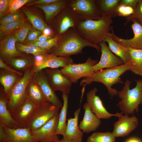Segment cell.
I'll use <instances>...</instances> for the list:
<instances>
[{
    "label": "cell",
    "instance_id": "25",
    "mask_svg": "<svg viewBox=\"0 0 142 142\" xmlns=\"http://www.w3.org/2000/svg\"><path fill=\"white\" fill-rule=\"evenodd\" d=\"M120 0H95L101 16L115 17L118 16L117 8Z\"/></svg>",
    "mask_w": 142,
    "mask_h": 142
},
{
    "label": "cell",
    "instance_id": "26",
    "mask_svg": "<svg viewBox=\"0 0 142 142\" xmlns=\"http://www.w3.org/2000/svg\"><path fill=\"white\" fill-rule=\"evenodd\" d=\"M25 95L37 105L47 102L40 87L33 77L27 85Z\"/></svg>",
    "mask_w": 142,
    "mask_h": 142
},
{
    "label": "cell",
    "instance_id": "24",
    "mask_svg": "<svg viewBox=\"0 0 142 142\" xmlns=\"http://www.w3.org/2000/svg\"><path fill=\"white\" fill-rule=\"evenodd\" d=\"M73 63V60L70 57H62L57 56L52 54L46 53L45 54L44 62L40 70L45 68H63Z\"/></svg>",
    "mask_w": 142,
    "mask_h": 142
},
{
    "label": "cell",
    "instance_id": "49",
    "mask_svg": "<svg viewBox=\"0 0 142 142\" xmlns=\"http://www.w3.org/2000/svg\"><path fill=\"white\" fill-rule=\"evenodd\" d=\"M7 134L2 125L0 124V142H2L6 138Z\"/></svg>",
    "mask_w": 142,
    "mask_h": 142
},
{
    "label": "cell",
    "instance_id": "29",
    "mask_svg": "<svg viewBox=\"0 0 142 142\" xmlns=\"http://www.w3.org/2000/svg\"><path fill=\"white\" fill-rule=\"evenodd\" d=\"M3 60L11 68L18 71L23 73L26 70L33 67L34 57L32 58L24 55Z\"/></svg>",
    "mask_w": 142,
    "mask_h": 142
},
{
    "label": "cell",
    "instance_id": "50",
    "mask_svg": "<svg viewBox=\"0 0 142 142\" xmlns=\"http://www.w3.org/2000/svg\"><path fill=\"white\" fill-rule=\"evenodd\" d=\"M125 142H142V141L137 138L132 137L128 139Z\"/></svg>",
    "mask_w": 142,
    "mask_h": 142
},
{
    "label": "cell",
    "instance_id": "51",
    "mask_svg": "<svg viewBox=\"0 0 142 142\" xmlns=\"http://www.w3.org/2000/svg\"><path fill=\"white\" fill-rule=\"evenodd\" d=\"M57 142H70L65 140L62 139L60 140H59Z\"/></svg>",
    "mask_w": 142,
    "mask_h": 142
},
{
    "label": "cell",
    "instance_id": "34",
    "mask_svg": "<svg viewBox=\"0 0 142 142\" xmlns=\"http://www.w3.org/2000/svg\"><path fill=\"white\" fill-rule=\"evenodd\" d=\"M115 137L110 132H95L89 136L87 142H115Z\"/></svg>",
    "mask_w": 142,
    "mask_h": 142
},
{
    "label": "cell",
    "instance_id": "37",
    "mask_svg": "<svg viewBox=\"0 0 142 142\" xmlns=\"http://www.w3.org/2000/svg\"><path fill=\"white\" fill-rule=\"evenodd\" d=\"M32 27L28 23L26 24L16 32L14 34L17 42L22 43L24 42L30 29Z\"/></svg>",
    "mask_w": 142,
    "mask_h": 142
},
{
    "label": "cell",
    "instance_id": "19",
    "mask_svg": "<svg viewBox=\"0 0 142 142\" xmlns=\"http://www.w3.org/2000/svg\"><path fill=\"white\" fill-rule=\"evenodd\" d=\"M17 40L14 34L8 35L0 41V57L3 60L24 56L23 54L17 49Z\"/></svg>",
    "mask_w": 142,
    "mask_h": 142
},
{
    "label": "cell",
    "instance_id": "14",
    "mask_svg": "<svg viewBox=\"0 0 142 142\" xmlns=\"http://www.w3.org/2000/svg\"><path fill=\"white\" fill-rule=\"evenodd\" d=\"M99 44L101 48V55L99 61L93 67L95 72L105 68H112L124 64L121 59L113 53L105 42H101Z\"/></svg>",
    "mask_w": 142,
    "mask_h": 142
},
{
    "label": "cell",
    "instance_id": "17",
    "mask_svg": "<svg viewBox=\"0 0 142 142\" xmlns=\"http://www.w3.org/2000/svg\"><path fill=\"white\" fill-rule=\"evenodd\" d=\"M32 77L40 87L47 102L61 108L63 104L49 84L43 69L34 73Z\"/></svg>",
    "mask_w": 142,
    "mask_h": 142
},
{
    "label": "cell",
    "instance_id": "27",
    "mask_svg": "<svg viewBox=\"0 0 142 142\" xmlns=\"http://www.w3.org/2000/svg\"><path fill=\"white\" fill-rule=\"evenodd\" d=\"M22 77L15 72L0 69V82L6 95Z\"/></svg>",
    "mask_w": 142,
    "mask_h": 142
},
{
    "label": "cell",
    "instance_id": "8",
    "mask_svg": "<svg viewBox=\"0 0 142 142\" xmlns=\"http://www.w3.org/2000/svg\"><path fill=\"white\" fill-rule=\"evenodd\" d=\"M98 62V60L89 57L84 63L70 64L62 68L60 70L72 83H75L82 78L92 76L95 72L93 67Z\"/></svg>",
    "mask_w": 142,
    "mask_h": 142
},
{
    "label": "cell",
    "instance_id": "32",
    "mask_svg": "<svg viewBox=\"0 0 142 142\" xmlns=\"http://www.w3.org/2000/svg\"><path fill=\"white\" fill-rule=\"evenodd\" d=\"M23 11L34 28L42 32L45 28L49 26L40 17L32 12L27 9H23Z\"/></svg>",
    "mask_w": 142,
    "mask_h": 142
},
{
    "label": "cell",
    "instance_id": "12",
    "mask_svg": "<svg viewBox=\"0 0 142 142\" xmlns=\"http://www.w3.org/2000/svg\"><path fill=\"white\" fill-rule=\"evenodd\" d=\"M59 113L38 129L31 131L32 135L38 142H57L59 138L56 133Z\"/></svg>",
    "mask_w": 142,
    "mask_h": 142
},
{
    "label": "cell",
    "instance_id": "5",
    "mask_svg": "<svg viewBox=\"0 0 142 142\" xmlns=\"http://www.w3.org/2000/svg\"><path fill=\"white\" fill-rule=\"evenodd\" d=\"M81 21L77 14L66 5L52 22L51 28L56 36H60L71 28H76Z\"/></svg>",
    "mask_w": 142,
    "mask_h": 142
},
{
    "label": "cell",
    "instance_id": "15",
    "mask_svg": "<svg viewBox=\"0 0 142 142\" xmlns=\"http://www.w3.org/2000/svg\"><path fill=\"white\" fill-rule=\"evenodd\" d=\"M120 113L118 117L119 120L113 124L112 133L115 137L126 136L137 127L138 124V118L135 116L129 117L127 114L122 115Z\"/></svg>",
    "mask_w": 142,
    "mask_h": 142
},
{
    "label": "cell",
    "instance_id": "48",
    "mask_svg": "<svg viewBox=\"0 0 142 142\" xmlns=\"http://www.w3.org/2000/svg\"><path fill=\"white\" fill-rule=\"evenodd\" d=\"M53 37H54L52 36H46L42 34L34 41L43 42L46 41Z\"/></svg>",
    "mask_w": 142,
    "mask_h": 142
},
{
    "label": "cell",
    "instance_id": "46",
    "mask_svg": "<svg viewBox=\"0 0 142 142\" xmlns=\"http://www.w3.org/2000/svg\"><path fill=\"white\" fill-rule=\"evenodd\" d=\"M139 0H120L119 4H123L131 7L135 9Z\"/></svg>",
    "mask_w": 142,
    "mask_h": 142
},
{
    "label": "cell",
    "instance_id": "1",
    "mask_svg": "<svg viewBox=\"0 0 142 142\" xmlns=\"http://www.w3.org/2000/svg\"><path fill=\"white\" fill-rule=\"evenodd\" d=\"M86 47L94 48L99 52L101 49L99 45L93 44L82 38L76 28H72L59 36L57 44L49 53L62 57H70L82 53L83 49Z\"/></svg>",
    "mask_w": 142,
    "mask_h": 142
},
{
    "label": "cell",
    "instance_id": "36",
    "mask_svg": "<svg viewBox=\"0 0 142 142\" xmlns=\"http://www.w3.org/2000/svg\"><path fill=\"white\" fill-rule=\"evenodd\" d=\"M59 36H56L54 37L43 42L34 41L24 44L36 45L43 50L48 52L49 53L51 49L57 44Z\"/></svg>",
    "mask_w": 142,
    "mask_h": 142
},
{
    "label": "cell",
    "instance_id": "18",
    "mask_svg": "<svg viewBox=\"0 0 142 142\" xmlns=\"http://www.w3.org/2000/svg\"><path fill=\"white\" fill-rule=\"evenodd\" d=\"M80 108L75 111L74 117L67 120V122L63 139L70 142H82L83 132L78 124L79 115Z\"/></svg>",
    "mask_w": 142,
    "mask_h": 142
},
{
    "label": "cell",
    "instance_id": "4",
    "mask_svg": "<svg viewBox=\"0 0 142 142\" xmlns=\"http://www.w3.org/2000/svg\"><path fill=\"white\" fill-rule=\"evenodd\" d=\"M135 86L130 89V81L127 79L122 90L118 92L117 95L121 99L118 103L121 112L128 115L138 112L140 105H142V80H136Z\"/></svg>",
    "mask_w": 142,
    "mask_h": 142
},
{
    "label": "cell",
    "instance_id": "3",
    "mask_svg": "<svg viewBox=\"0 0 142 142\" xmlns=\"http://www.w3.org/2000/svg\"><path fill=\"white\" fill-rule=\"evenodd\" d=\"M133 68L131 61L116 67L102 69L95 72L91 76L84 78L80 85L84 87L94 82H99L104 84L107 88L109 95L112 97L117 94L118 92L113 86L118 83L123 84L120 76L126 72Z\"/></svg>",
    "mask_w": 142,
    "mask_h": 142
},
{
    "label": "cell",
    "instance_id": "6",
    "mask_svg": "<svg viewBox=\"0 0 142 142\" xmlns=\"http://www.w3.org/2000/svg\"><path fill=\"white\" fill-rule=\"evenodd\" d=\"M34 73L32 67L26 70L21 78L6 95L7 100V108L11 115L24 97L27 85Z\"/></svg>",
    "mask_w": 142,
    "mask_h": 142
},
{
    "label": "cell",
    "instance_id": "33",
    "mask_svg": "<svg viewBox=\"0 0 142 142\" xmlns=\"http://www.w3.org/2000/svg\"><path fill=\"white\" fill-rule=\"evenodd\" d=\"M27 19L24 18L1 25V31L5 34L9 35L20 29L27 22Z\"/></svg>",
    "mask_w": 142,
    "mask_h": 142
},
{
    "label": "cell",
    "instance_id": "16",
    "mask_svg": "<svg viewBox=\"0 0 142 142\" xmlns=\"http://www.w3.org/2000/svg\"><path fill=\"white\" fill-rule=\"evenodd\" d=\"M97 91V89L95 87L86 94L87 102L92 112L99 119H109L113 116L118 117L119 113L112 114L106 110L99 96L96 94Z\"/></svg>",
    "mask_w": 142,
    "mask_h": 142
},
{
    "label": "cell",
    "instance_id": "10",
    "mask_svg": "<svg viewBox=\"0 0 142 142\" xmlns=\"http://www.w3.org/2000/svg\"><path fill=\"white\" fill-rule=\"evenodd\" d=\"M37 106L25 95L12 115L21 128H27Z\"/></svg>",
    "mask_w": 142,
    "mask_h": 142
},
{
    "label": "cell",
    "instance_id": "9",
    "mask_svg": "<svg viewBox=\"0 0 142 142\" xmlns=\"http://www.w3.org/2000/svg\"><path fill=\"white\" fill-rule=\"evenodd\" d=\"M67 6L77 14L81 21L88 19L98 20L101 17L95 0H69Z\"/></svg>",
    "mask_w": 142,
    "mask_h": 142
},
{
    "label": "cell",
    "instance_id": "28",
    "mask_svg": "<svg viewBox=\"0 0 142 142\" xmlns=\"http://www.w3.org/2000/svg\"><path fill=\"white\" fill-rule=\"evenodd\" d=\"M109 33L106 37L105 42L108 43V47L110 50L116 56L121 59L124 64L130 62V56L127 48L123 46L114 40L109 35Z\"/></svg>",
    "mask_w": 142,
    "mask_h": 142
},
{
    "label": "cell",
    "instance_id": "40",
    "mask_svg": "<svg viewBox=\"0 0 142 142\" xmlns=\"http://www.w3.org/2000/svg\"><path fill=\"white\" fill-rule=\"evenodd\" d=\"M29 0H10L9 9L8 13L15 12L24 5L31 2Z\"/></svg>",
    "mask_w": 142,
    "mask_h": 142
},
{
    "label": "cell",
    "instance_id": "2",
    "mask_svg": "<svg viewBox=\"0 0 142 142\" xmlns=\"http://www.w3.org/2000/svg\"><path fill=\"white\" fill-rule=\"evenodd\" d=\"M113 22L111 18L101 16L98 20L88 19L81 21L76 29L84 39L93 44L98 45L101 42H105L110 33Z\"/></svg>",
    "mask_w": 142,
    "mask_h": 142
},
{
    "label": "cell",
    "instance_id": "13",
    "mask_svg": "<svg viewBox=\"0 0 142 142\" xmlns=\"http://www.w3.org/2000/svg\"><path fill=\"white\" fill-rule=\"evenodd\" d=\"M131 21L133 22L131 27L134 35L132 38L126 39L119 37L114 33L112 27L109 34L113 39L125 47L142 49V24L136 19Z\"/></svg>",
    "mask_w": 142,
    "mask_h": 142
},
{
    "label": "cell",
    "instance_id": "11",
    "mask_svg": "<svg viewBox=\"0 0 142 142\" xmlns=\"http://www.w3.org/2000/svg\"><path fill=\"white\" fill-rule=\"evenodd\" d=\"M48 82L53 90L68 94L72 83L58 68L43 69Z\"/></svg>",
    "mask_w": 142,
    "mask_h": 142
},
{
    "label": "cell",
    "instance_id": "41",
    "mask_svg": "<svg viewBox=\"0 0 142 142\" xmlns=\"http://www.w3.org/2000/svg\"><path fill=\"white\" fill-rule=\"evenodd\" d=\"M117 11L118 16L127 17L134 13L135 9L129 6L119 4Z\"/></svg>",
    "mask_w": 142,
    "mask_h": 142
},
{
    "label": "cell",
    "instance_id": "39",
    "mask_svg": "<svg viewBox=\"0 0 142 142\" xmlns=\"http://www.w3.org/2000/svg\"><path fill=\"white\" fill-rule=\"evenodd\" d=\"M133 19L138 20L142 24V0H139L137 6L135 9L134 13L126 17V25L128 22Z\"/></svg>",
    "mask_w": 142,
    "mask_h": 142
},
{
    "label": "cell",
    "instance_id": "7",
    "mask_svg": "<svg viewBox=\"0 0 142 142\" xmlns=\"http://www.w3.org/2000/svg\"><path fill=\"white\" fill-rule=\"evenodd\" d=\"M60 108L47 102L37 105L27 128L31 131L38 129L59 113Z\"/></svg>",
    "mask_w": 142,
    "mask_h": 142
},
{
    "label": "cell",
    "instance_id": "22",
    "mask_svg": "<svg viewBox=\"0 0 142 142\" xmlns=\"http://www.w3.org/2000/svg\"><path fill=\"white\" fill-rule=\"evenodd\" d=\"M84 110L83 118L80 121L79 127L83 133H88L95 131L101 123L100 119L92 112L87 102L83 105Z\"/></svg>",
    "mask_w": 142,
    "mask_h": 142
},
{
    "label": "cell",
    "instance_id": "21",
    "mask_svg": "<svg viewBox=\"0 0 142 142\" xmlns=\"http://www.w3.org/2000/svg\"><path fill=\"white\" fill-rule=\"evenodd\" d=\"M7 97L1 86L0 90V124L11 129L21 128L13 119L8 110Z\"/></svg>",
    "mask_w": 142,
    "mask_h": 142
},
{
    "label": "cell",
    "instance_id": "20",
    "mask_svg": "<svg viewBox=\"0 0 142 142\" xmlns=\"http://www.w3.org/2000/svg\"><path fill=\"white\" fill-rule=\"evenodd\" d=\"M3 127L6 132L7 136L2 142H38L34 139L28 128L14 129Z\"/></svg>",
    "mask_w": 142,
    "mask_h": 142
},
{
    "label": "cell",
    "instance_id": "35",
    "mask_svg": "<svg viewBox=\"0 0 142 142\" xmlns=\"http://www.w3.org/2000/svg\"><path fill=\"white\" fill-rule=\"evenodd\" d=\"M16 47L17 50L21 53L31 54L34 56L40 54L49 53L39 47L33 45H26L16 42Z\"/></svg>",
    "mask_w": 142,
    "mask_h": 142
},
{
    "label": "cell",
    "instance_id": "23",
    "mask_svg": "<svg viewBox=\"0 0 142 142\" xmlns=\"http://www.w3.org/2000/svg\"><path fill=\"white\" fill-rule=\"evenodd\" d=\"M69 1V0H59L58 2L48 4L36 5V7L43 10L45 22L48 24H50L62 9L67 5Z\"/></svg>",
    "mask_w": 142,
    "mask_h": 142
},
{
    "label": "cell",
    "instance_id": "31",
    "mask_svg": "<svg viewBox=\"0 0 142 142\" xmlns=\"http://www.w3.org/2000/svg\"><path fill=\"white\" fill-rule=\"evenodd\" d=\"M68 94L62 93L63 106L59 113L58 123L55 133L63 135L66 127V117L68 108Z\"/></svg>",
    "mask_w": 142,
    "mask_h": 142
},
{
    "label": "cell",
    "instance_id": "44",
    "mask_svg": "<svg viewBox=\"0 0 142 142\" xmlns=\"http://www.w3.org/2000/svg\"><path fill=\"white\" fill-rule=\"evenodd\" d=\"M59 0H38L31 2L27 4V6L33 5H44L48 4L59 1Z\"/></svg>",
    "mask_w": 142,
    "mask_h": 142
},
{
    "label": "cell",
    "instance_id": "30",
    "mask_svg": "<svg viewBox=\"0 0 142 142\" xmlns=\"http://www.w3.org/2000/svg\"><path fill=\"white\" fill-rule=\"evenodd\" d=\"M133 68L131 71L142 77V49L127 48Z\"/></svg>",
    "mask_w": 142,
    "mask_h": 142
},
{
    "label": "cell",
    "instance_id": "43",
    "mask_svg": "<svg viewBox=\"0 0 142 142\" xmlns=\"http://www.w3.org/2000/svg\"><path fill=\"white\" fill-rule=\"evenodd\" d=\"M10 0H0V19L8 12Z\"/></svg>",
    "mask_w": 142,
    "mask_h": 142
},
{
    "label": "cell",
    "instance_id": "47",
    "mask_svg": "<svg viewBox=\"0 0 142 142\" xmlns=\"http://www.w3.org/2000/svg\"><path fill=\"white\" fill-rule=\"evenodd\" d=\"M43 34L47 36L54 37L56 36L51 28L49 26L45 28L42 32Z\"/></svg>",
    "mask_w": 142,
    "mask_h": 142
},
{
    "label": "cell",
    "instance_id": "38",
    "mask_svg": "<svg viewBox=\"0 0 142 142\" xmlns=\"http://www.w3.org/2000/svg\"><path fill=\"white\" fill-rule=\"evenodd\" d=\"M25 18L22 13L18 11L12 13H8L0 19L1 25L16 20Z\"/></svg>",
    "mask_w": 142,
    "mask_h": 142
},
{
    "label": "cell",
    "instance_id": "42",
    "mask_svg": "<svg viewBox=\"0 0 142 142\" xmlns=\"http://www.w3.org/2000/svg\"><path fill=\"white\" fill-rule=\"evenodd\" d=\"M42 34V32L32 27L29 30L24 41V44L34 41Z\"/></svg>",
    "mask_w": 142,
    "mask_h": 142
},
{
    "label": "cell",
    "instance_id": "45",
    "mask_svg": "<svg viewBox=\"0 0 142 142\" xmlns=\"http://www.w3.org/2000/svg\"><path fill=\"white\" fill-rule=\"evenodd\" d=\"M0 69H4L9 71L15 72L21 76H22L23 74V73L18 71L7 65L4 62L2 59L1 57L0 58Z\"/></svg>",
    "mask_w": 142,
    "mask_h": 142
}]
</instances>
